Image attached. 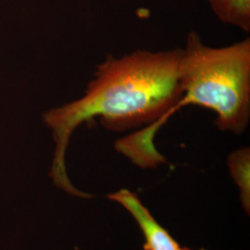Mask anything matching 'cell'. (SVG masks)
Listing matches in <instances>:
<instances>
[{"label": "cell", "mask_w": 250, "mask_h": 250, "mask_svg": "<svg viewBox=\"0 0 250 250\" xmlns=\"http://www.w3.org/2000/svg\"><path fill=\"white\" fill-rule=\"evenodd\" d=\"M182 48L152 52L138 49L121 58L107 56L98 65L81 99L43 115L56 145L50 176L72 196L90 198L68 177L65 155L72 133L96 117L107 130L124 132L160 120L182 97L178 67ZM144 126V127H145Z\"/></svg>", "instance_id": "obj_1"}, {"label": "cell", "mask_w": 250, "mask_h": 250, "mask_svg": "<svg viewBox=\"0 0 250 250\" xmlns=\"http://www.w3.org/2000/svg\"><path fill=\"white\" fill-rule=\"evenodd\" d=\"M222 22L250 32V0H208Z\"/></svg>", "instance_id": "obj_5"}, {"label": "cell", "mask_w": 250, "mask_h": 250, "mask_svg": "<svg viewBox=\"0 0 250 250\" xmlns=\"http://www.w3.org/2000/svg\"><path fill=\"white\" fill-rule=\"evenodd\" d=\"M182 97L160 120L120 138L114 147L140 169L166 163L154 138L171 115L188 105L212 110L222 132L242 134L250 122V39L223 47L205 45L197 32H190L182 48L178 67Z\"/></svg>", "instance_id": "obj_2"}, {"label": "cell", "mask_w": 250, "mask_h": 250, "mask_svg": "<svg viewBox=\"0 0 250 250\" xmlns=\"http://www.w3.org/2000/svg\"><path fill=\"white\" fill-rule=\"evenodd\" d=\"M107 197L121 204L134 218L143 232L144 250H179L181 247L164 227L158 223L149 210L142 204L136 194L121 189Z\"/></svg>", "instance_id": "obj_3"}, {"label": "cell", "mask_w": 250, "mask_h": 250, "mask_svg": "<svg viewBox=\"0 0 250 250\" xmlns=\"http://www.w3.org/2000/svg\"><path fill=\"white\" fill-rule=\"evenodd\" d=\"M179 250H190V249H188V248H185V249H180ZM203 250V249H201V250Z\"/></svg>", "instance_id": "obj_6"}, {"label": "cell", "mask_w": 250, "mask_h": 250, "mask_svg": "<svg viewBox=\"0 0 250 250\" xmlns=\"http://www.w3.org/2000/svg\"><path fill=\"white\" fill-rule=\"evenodd\" d=\"M232 180L240 191V200L248 215L250 213V148L243 146L232 152L227 160Z\"/></svg>", "instance_id": "obj_4"}]
</instances>
